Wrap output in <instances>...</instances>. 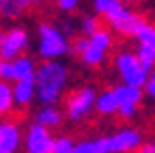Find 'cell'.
Instances as JSON below:
<instances>
[{"label": "cell", "mask_w": 155, "mask_h": 153, "mask_svg": "<svg viewBox=\"0 0 155 153\" xmlns=\"http://www.w3.org/2000/svg\"><path fill=\"white\" fill-rule=\"evenodd\" d=\"M28 48V32L24 28H11L0 32V58L13 61Z\"/></svg>", "instance_id": "8"}, {"label": "cell", "mask_w": 155, "mask_h": 153, "mask_svg": "<svg viewBox=\"0 0 155 153\" xmlns=\"http://www.w3.org/2000/svg\"><path fill=\"white\" fill-rule=\"evenodd\" d=\"M37 5H41V0H0V15L7 20H13Z\"/></svg>", "instance_id": "13"}, {"label": "cell", "mask_w": 155, "mask_h": 153, "mask_svg": "<svg viewBox=\"0 0 155 153\" xmlns=\"http://www.w3.org/2000/svg\"><path fill=\"white\" fill-rule=\"evenodd\" d=\"M101 26H99V22L95 20V17H84L82 20V32L88 37V35H93L95 30H99Z\"/></svg>", "instance_id": "23"}, {"label": "cell", "mask_w": 155, "mask_h": 153, "mask_svg": "<svg viewBox=\"0 0 155 153\" xmlns=\"http://www.w3.org/2000/svg\"><path fill=\"white\" fill-rule=\"evenodd\" d=\"M15 99H13V86L5 80H0V117L7 112H11Z\"/></svg>", "instance_id": "17"}, {"label": "cell", "mask_w": 155, "mask_h": 153, "mask_svg": "<svg viewBox=\"0 0 155 153\" xmlns=\"http://www.w3.org/2000/svg\"><path fill=\"white\" fill-rule=\"evenodd\" d=\"M112 48V32L106 30V28H99L95 30L93 35H82L71 43V50L75 52V56H80L82 63L91 65V67H97L101 65L106 54L110 52Z\"/></svg>", "instance_id": "2"}, {"label": "cell", "mask_w": 155, "mask_h": 153, "mask_svg": "<svg viewBox=\"0 0 155 153\" xmlns=\"http://www.w3.org/2000/svg\"><path fill=\"white\" fill-rule=\"evenodd\" d=\"M56 2H58V7L63 11H71V9L78 7V0H56Z\"/></svg>", "instance_id": "26"}, {"label": "cell", "mask_w": 155, "mask_h": 153, "mask_svg": "<svg viewBox=\"0 0 155 153\" xmlns=\"http://www.w3.org/2000/svg\"><path fill=\"white\" fill-rule=\"evenodd\" d=\"M22 145L19 125L11 119L0 121V153H15Z\"/></svg>", "instance_id": "11"}, {"label": "cell", "mask_w": 155, "mask_h": 153, "mask_svg": "<svg viewBox=\"0 0 155 153\" xmlns=\"http://www.w3.org/2000/svg\"><path fill=\"white\" fill-rule=\"evenodd\" d=\"M35 121L52 129V127H58L63 123V114H61V110L54 108V106H43L41 110L35 114Z\"/></svg>", "instance_id": "15"}, {"label": "cell", "mask_w": 155, "mask_h": 153, "mask_svg": "<svg viewBox=\"0 0 155 153\" xmlns=\"http://www.w3.org/2000/svg\"><path fill=\"white\" fill-rule=\"evenodd\" d=\"M116 71H119L121 80L125 84H131V86H144L147 82V75H149V69L140 63V58L131 52H121L116 56Z\"/></svg>", "instance_id": "6"}, {"label": "cell", "mask_w": 155, "mask_h": 153, "mask_svg": "<svg viewBox=\"0 0 155 153\" xmlns=\"http://www.w3.org/2000/svg\"><path fill=\"white\" fill-rule=\"evenodd\" d=\"M142 88H144V93L149 95V97H153V99H155V71H153V69L149 71L147 82H144V86H142Z\"/></svg>", "instance_id": "24"}, {"label": "cell", "mask_w": 155, "mask_h": 153, "mask_svg": "<svg viewBox=\"0 0 155 153\" xmlns=\"http://www.w3.org/2000/svg\"><path fill=\"white\" fill-rule=\"evenodd\" d=\"M65 84H67V67L63 63H58V58L43 61L37 67L35 71L37 99L43 106H56Z\"/></svg>", "instance_id": "1"}, {"label": "cell", "mask_w": 155, "mask_h": 153, "mask_svg": "<svg viewBox=\"0 0 155 153\" xmlns=\"http://www.w3.org/2000/svg\"><path fill=\"white\" fill-rule=\"evenodd\" d=\"M104 15H106L108 24L112 26V30L119 32V35H125V37H134L136 32H138V28L144 24L142 15L129 11V9L125 7L123 0H114L112 7H110Z\"/></svg>", "instance_id": "3"}, {"label": "cell", "mask_w": 155, "mask_h": 153, "mask_svg": "<svg viewBox=\"0 0 155 153\" xmlns=\"http://www.w3.org/2000/svg\"><path fill=\"white\" fill-rule=\"evenodd\" d=\"M69 41L67 35L56 28L54 24H41L39 26V54L43 56V61L61 58L69 52Z\"/></svg>", "instance_id": "4"}, {"label": "cell", "mask_w": 155, "mask_h": 153, "mask_svg": "<svg viewBox=\"0 0 155 153\" xmlns=\"http://www.w3.org/2000/svg\"><path fill=\"white\" fill-rule=\"evenodd\" d=\"M123 2H136V0H123Z\"/></svg>", "instance_id": "28"}, {"label": "cell", "mask_w": 155, "mask_h": 153, "mask_svg": "<svg viewBox=\"0 0 155 153\" xmlns=\"http://www.w3.org/2000/svg\"><path fill=\"white\" fill-rule=\"evenodd\" d=\"M73 153H99V149L95 140H82L73 147Z\"/></svg>", "instance_id": "22"}, {"label": "cell", "mask_w": 155, "mask_h": 153, "mask_svg": "<svg viewBox=\"0 0 155 153\" xmlns=\"http://www.w3.org/2000/svg\"><path fill=\"white\" fill-rule=\"evenodd\" d=\"M24 147H26V153H52V145H54V138L50 134V127L41 125V123H32L24 136Z\"/></svg>", "instance_id": "9"}, {"label": "cell", "mask_w": 155, "mask_h": 153, "mask_svg": "<svg viewBox=\"0 0 155 153\" xmlns=\"http://www.w3.org/2000/svg\"><path fill=\"white\" fill-rule=\"evenodd\" d=\"M97 149L99 153H131L142 145V136L136 129H121L112 134V136H101V138H95Z\"/></svg>", "instance_id": "5"}, {"label": "cell", "mask_w": 155, "mask_h": 153, "mask_svg": "<svg viewBox=\"0 0 155 153\" xmlns=\"http://www.w3.org/2000/svg\"><path fill=\"white\" fill-rule=\"evenodd\" d=\"M136 56L140 58V63L151 71L155 67V43H138V52Z\"/></svg>", "instance_id": "18"}, {"label": "cell", "mask_w": 155, "mask_h": 153, "mask_svg": "<svg viewBox=\"0 0 155 153\" xmlns=\"http://www.w3.org/2000/svg\"><path fill=\"white\" fill-rule=\"evenodd\" d=\"M116 93V99H119V110L116 114H121L123 119H131L136 110L140 106V99H142V88L140 86H131V84H121L114 88Z\"/></svg>", "instance_id": "10"}, {"label": "cell", "mask_w": 155, "mask_h": 153, "mask_svg": "<svg viewBox=\"0 0 155 153\" xmlns=\"http://www.w3.org/2000/svg\"><path fill=\"white\" fill-rule=\"evenodd\" d=\"M73 147H75V142L69 136H58V138H54L52 153H73Z\"/></svg>", "instance_id": "20"}, {"label": "cell", "mask_w": 155, "mask_h": 153, "mask_svg": "<svg viewBox=\"0 0 155 153\" xmlns=\"http://www.w3.org/2000/svg\"><path fill=\"white\" fill-rule=\"evenodd\" d=\"M13 63V75H15V80H22V78H35V61L28 58V56H22L19 54L17 58L11 61Z\"/></svg>", "instance_id": "16"}, {"label": "cell", "mask_w": 155, "mask_h": 153, "mask_svg": "<svg viewBox=\"0 0 155 153\" xmlns=\"http://www.w3.org/2000/svg\"><path fill=\"white\" fill-rule=\"evenodd\" d=\"M37 95V86H35V78H22L15 80L13 84V99L17 106H28Z\"/></svg>", "instance_id": "12"}, {"label": "cell", "mask_w": 155, "mask_h": 153, "mask_svg": "<svg viewBox=\"0 0 155 153\" xmlns=\"http://www.w3.org/2000/svg\"><path fill=\"white\" fill-rule=\"evenodd\" d=\"M136 153H155V142H144L136 149Z\"/></svg>", "instance_id": "27"}, {"label": "cell", "mask_w": 155, "mask_h": 153, "mask_svg": "<svg viewBox=\"0 0 155 153\" xmlns=\"http://www.w3.org/2000/svg\"><path fill=\"white\" fill-rule=\"evenodd\" d=\"M95 97L97 93L93 86H82V88H75L67 101H65V108H67V119L69 121H82L88 117V112L95 108Z\"/></svg>", "instance_id": "7"}, {"label": "cell", "mask_w": 155, "mask_h": 153, "mask_svg": "<svg viewBox=\"0 0 155 153\" xmlns=\"http://www.w3.org/2000/svg\"><path fill=\"white\" fill-rule=\"evenodd\" d=\"M0 80H5V82H15L13 63L7 61V58H0Z\"/></svg>", "instance_id": "21"}, {"label": "cell", "mask_w": 155, "mask_h": 153, "mask_svg": "<svg viewBox=\"0 0 155 153\" xmlns=\"http://www.w3.org/2000/svg\"><path fill=\"white\" fill-rule=\"evenodd\" d=\"M112 2H114V0H93V7H95V11L99 13V15H104L112 7Z\"/></svg>", "instance_id": "25"}, {"label": "cell", "mask_w": 155, "mask_h": 153, "mask_svg": "<svg viewBox=\"0 0 155 153\" xmlns=\"http://www.w3.org/2000/svg\"><path fill=\"white\" fill-rule=\"evenodd\" d=\"M95 110L99 114H116V110H119V99H116L114 88L97 95L95 97Z\"/></svg>", "instance_id": "14"}, {"label": "cell", "mask_w": 155, "mask_h": 153, "mask_svg": "<svg viewBox=\"0 0 155 153\" xmlns=\"http://www.w3.org/2000/svg\"><path fill=\"white\" fill-rule=\"evenodd\" d=\"M134 37L138 39V43H155V26L144 22V24L138 28V32H136Z\"/></svg>", "instance_id": "19"}]
</instances>
